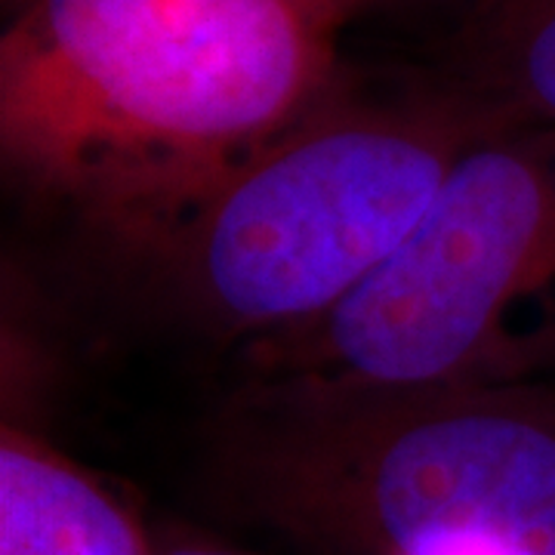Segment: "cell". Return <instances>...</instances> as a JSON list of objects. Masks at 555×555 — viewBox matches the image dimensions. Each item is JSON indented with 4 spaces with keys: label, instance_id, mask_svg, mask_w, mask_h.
Masks as SVG:
<instances>
[{
    "label": "cell",
    "instance_id": "6da1fadb",
    "mask_svg": "<svg viewBox=\"0 0 555 555\" xmlns=\"http://www.w3.org/2000/svg\"><path fill=\"white\" fill-rule=\"evenodd\" d=\"M337 28L309 0H25L7 173L145 257L337 90Z\"/></svg>",
    "mask_w": 555,
    "mask_h": 555
},
{
    "label": "cell",
    "instance_id": "7a4b0ae2",
    "mask_svg": "<svg viewBox=\"0 0 555 555\" xmlns=\"http://www.w3.org/2000/svg\"><path fill=\"white\" fill-rule=\"evenodd\" d=\"M207 478L302 555H555V396L244 383Z\"/></svg>",
    "mask_w": 555,
    "mask_h": 555
},
{
    "label": "cell",
    "instance_id": "3957f363",
    "mask_svg": "<svg viewBox=\"0 0 555 555\" xmlns=\"http://www.w3.org/2000/svg\"><path fill=\"white\" fill-rule=\"evenodd\" d=\"M496 127L448 87L404 100L337 87L145 257L219 334L244 346L297 334L396 254L456 158Z\"/></svg>",
    "mask_w": 555,
    "mask_h": 555
},
{
    "label": "cell",
    "instance_id": "277c9868",
    "mask_svg": "<svg viewBox=\"0 0 555 555\" xmlns=\"http://www.w3.org/2000/svg\"><path fill=\"white\" fill-rule=\"evenodd\" d=\"M259 386H518L555 361V133L496 127L334 312L247 346Z\"/></svg>",
    "mask_w": 555,
    "mask_h": 555
},
{
    "label": "cell",
    "instance_id": "5b68a950",
    "mask_svg": "<svg viewBox=\"0 0 555 555\" xmlns=\"http://www.w3.org/2000/svg\"><path fill=\"white\" fill-rule=\"evenodd\" d=\"M0 555H155L142 521L47 438L0 429Z\"/></svg>",
    "mask_w": 555,
    "mask_h": 555
},
{
    "label": "cell",
    "instance_id": "8992f818",
    "mask_svg": "<svg viewBox=\"0 0 555 555\" xmlns=\"http://www.w3.org/2000/svg\"><path fill=\"white\" fill-rule=\"evenodd\" d=\"M441 87L506 130L555 133V0H473Z\"/></svg>",
    "mask_w": 555,
    "mask_h": 555
},
{
    "label": "cell",
    "instance_id": "52a82bcc",
    "mask_svg": "<svg viewBox=\"0 0 555 555\" xmlns=\"http://www.w3.org/2000/svg\"><path fill=\"white\" fill-rule=\"evenodd\" d=\"M155 555H244V553H238V550H229V546L214 543V540L182 537V540H173V543L155 546Z\"/></svg>",
    "mask_w": 555,
    "mask_h": 555
},
{
    "label": "cell",
    "instance_id": "ba28073f",
    "mask_svg": "<svg viewBox=\"0 0 555 555\" xmlns=\"http://www.w3.org/2000/svg\"><path fill=\"white\" fill-rule=\"evenodd\" d=\"M309 3L318 7L324 16H331L337 25H343V22L349 20L352 13H358V10L374 7V3H389V0H309Z\"/></svg>",
    "mask_w": 555,
    "mask_h": 555
}]
</instances>
